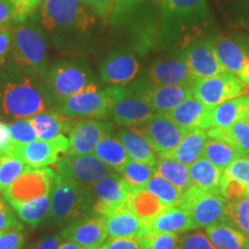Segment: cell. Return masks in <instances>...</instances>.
I'll return each instance as SVG.
<instances>
[{
    "mask_svg": "<svg viewBox=\"0 0 249 249\" xmlns=\"http://www.w3.org/2000/svg\"><path fill=\"white\" fill-rule=\"evenodd\" d=\"M53 104L42 77L12 65L0 71V116L29 119L51 110Z\"/></svg>",
    "mask_w": 249,
    "mask_h": 249,
    "instance_id": "6da1fadb",
    "label": "cell"
},
{
    "mask_svg": "<svg viewBox=\"0 0 249 249\" xmlns=\"http://www.w3.org/2000/svg\"><path fill=\"white\" fill-rule=\"evenodd\" d=\"M38 22L58 46L74 45V38L86 35L96 18L82 0H42Z\"/></svg>",
    "mask_w": 249,
    "mask_h": 249,
    "instance_id": "7a4b0ae2",
    "label": "cell"
},
{
    "mask_svg": "<svg viewBox=\"0 0 249 249\" xmlns=\"http://www.w3.org/2000/svg\"><path fill=\"white\" fill-rule=\"evenodd\" d=\"M11 65L18 70L44 76L49 68V51L45 31L34 15L12 28Z\"/></svg>",
    "mask_w": 249,
    "mask_h": 249,
    "instance_id": "3957f363",
    "label": "cell"
},
{
    "mask_svg": "<svg viewBox=\"0 0 249 249\" xmlns=\"http://www.w3.org/2000/svg\"><path fill=\"white\" fill-rule=\"evenodd\" d=\"M91 214L92 197L90 189L55 173L51 189L49 222L54 225H62Z\"/></svg>",
    "mask_w": 249,
    "mask_h": 249,
    "instance_id": "277c9868",
    "label": "cell"
},
{
    "mask_svg": "<svg viewBox=\"0 0 249 249\" xmlns=\"http://www.w3.org/2000/svg\"><path fill=\"white\" fill-rule=\"evenodd\" d=\"M151 85L147 80L132 82L128 86H119L112 102L108 119L120 127H140L156 114L148 101V91Z\"/></svg>",
    "mask_w": 249,
    "mask_h": 249,
    "instance_id": "5b68a950",
    "label": "cell"
},
{
    "mask_svg": "<svg viewBox=\"0 0 249 249\" xmlns=\"http://www.w3.org/2000/svg\"><path fill=\"white\" fill-rule=\"evenodd\" d=\"M118 89L119 86H110L102 90L92 83L81 92L57 103L55 111L71 119L107 120Z\"/></svg>",
    "mask_w": 249,
    "mask_h": 249,
    "instance_id": "8992f818",
    "label": "cell"
},
{
    "mask_svg": "<svg viewBox=\"0 0 249 249\" xmlns=\"http://www.w3.org/2000/svg\"><path fill=\"white\" fill-rule=\"evenodd\" d=\"M43 82L54 105L95 83L90 68L75 61L55 62L45 71Z\"/></svg>",
    "mask_w": 249,
    "mask_h": 249,
    "instance_id": "52a82bcc",
    "label": "cell"
},
{
    "mask_svg": "<svg viewBox=\"0 0 249 249\" xmlns=\"http://www.w3.org/2000/svg\"><path fill=\"white\" fill-rule=\"evenodd\" d=\"M161 31L177 36L203 26L209 18L208 0H160Z\"/></svg>",
    "mask_w": 249,
    "mask_h": 249,
    "instance_id": "ba28073f",
    "label": "cell"
},
{
    "mask_svg": "<svg viewBox=\"0 0 249 249\" xmlns=\"http://www.w3.org/2000/svg\"><path fill=\"white\" fill-rule=\"evenodd\" d=\"M179 207L187 210L196 229L224 222L226 200L219 192L204 191L192 186L182 193Z\"/></svg>",
    "mask_w": 249,
    "mask_h": 249,
    "instance_id": "9c48e42d",
    "label": "cell"
},
{
    "mask_svg": "<svg viewBox=\"0 0 249 249\" xmlns=\"http://www.w3.org/2000/svg\"><path fill=\"white\" fill-rule=\"evenodd\" d=\"M110 166L95 155H70L55 164V173L77 185L91 189L99 180L114 173Z\"/></svg>",
    "mask_w": 249,
    "mask_h": 249,
    "instance_id": "30bf717a",
    "label": "cell"
},
{
    "mask_svg": "<svg viewBox=\"0 0 249 249\" xmlns=\"http://www.w3.org/2000/svg\"><path fill=\"white\" fill-rule=\"evenodd\" d=\"M55 172L49 167L27 169L8 188L4 197L12 208L51 194Z\"/></svg>",
    "mask_w": 249,
    "mask_h": 249,
    "instance_id": "8fae6325",
    "label": "cell"
},
{
    "mask_svg": "<svg viewBox=\"0 0 249 249\" xmlns=\"http://www.w3.org/2000/svg\"><path fill=\"white\" fill-rule=\"evenodd\" d=\"M68 152V139L65 135L50 141H34L26 144L12 142L7 154L20 160L30 169H43L57 164Z\"/></svg>",
    "mask_w": 249,
    "mask_h": 249,
    "instance_id": "7c38bea8",
    "label": "cell"
},
{
    "mask_svg": "<svg viewBox=\"0 0 249 249\" xmlns=\"http://www.w3.org/2000/svg\"><path fill=\"white\" fill-rule=\"evenodd\" d=\"M247 88L240 80L229 71L216 76L195 80L193 83V96L207 107H214L220 103L242 96Z\"/></svg>",
    "mask_w": 249,
    "mask_h": 249,
    "instance_id": "4fadbf2b",
    "label": "cell"
},
{
    "mask_svg": "<svg viewBox=\"0 0 249 249\" xmlns=\"http://www.w3.org/2000/svg\"><path fill=\"white\" fill-rule=\"evenodd\" d=\"M132 192L133 189L119 173L108 174L90 189L92 214L104 217L121 205L127 204Z\"/></svg>",
    "mask_w": 249,
    "mask_h": 249,
    "instance_id": "5bb4252c",
    "label": "cell"
},
{
    "mask_svg": "<svg viewBox=\"0 0 249 249\" xmlns=\"http://www.w3.org/2000/svg\"><path fill=\"white\" fill-rule=\"evenodd\" d=\"M139 128L151 143L158 158H165L172 154L188 132L160 113L154 114Z\"/></svg>",
    "mask_w": 249,
    "mask_h": 249,
    "instance_id": "9a60e30c",
    "label": "cell"
},
{
    "mask_svg": "<svg viewBox=\"0 0 249 249\" xmlns=\"http://www.w3.org/2000/svg\"><path fill=\"white\" fill-rule=\"evenodd\" d=\"M113 124L102 119L75 121L68 138V154L90 155L105 136L112 133Z\"/></svg>",
    "mask_w": 249,
    "mask_h": 249,
    "instance_id": "2e32d148",
    "label": "cell"
},
{
    "mask_svg": "<svg viewBox=\"0 0 249 249\" xmlns=\"http://www.w3.org/2000/svg\"><path fill=\"white\" fill-rule=\"evenodd\" d=\"M59 234L61 235L62 240L73 242L81 249L101 247L108 238L104 218L96 214L70 223Z\"/></svg>",
    "mask_w": 249,
    "mask_h": 249,
    "instance_id": "e0dca14e",
    "label": "cell"
},
{
    "mask_svg": "<svg viewBox=\"0 0 249 249\" xmlns=\"http://www.w3.org/2000/svg\"><path fill=\"white\" fill-rule=\"evenodd\" d=\"M181 57L196 80L208 79L225 71L218 60L211 39L194 40L183 49Z\"/></svg>",
    "mask_w": 249,
    "mask_h": 249,
    "instance_id": "ac0fdd59",
    "label": "cell"
},
{
    "mask_svg": "<svg viewBox=\"0 0 249 249\" xmlns=\"http://www.w3.org/2000/svg\"><path fill=\"white\" fill-rule=\"evenodd\" d=\"M213 43L224 70L249 87V46L229 37H218Z\"/></svg>",
    "mask_w": 249,
    "mask_h": 249,
    "instance_id": "d6986e66",
    "label": "cell"
},
{
    "mask_svg": "<svg viewBox=\"0 0 249 249\" xmlns=\"http://www.w3.org/2000/svg\"><path fill=\"white\" fill-rule=\"evenodd\" d=\"M141 64L126 50H117L103 59L99 74L103 82L110 86H127L138 76Z\"/></svg>",
    "mask_w": 249,
    "mask_h": 249,
    "instance_id": "ffe728a7",
    "label": "cell"
},
{
    "mask_svg": "<svg viewBox=\"0 0 249 249\" xmlns=\"http://www.w3.org/2000/svg\"><path fill=\"white\" fill-rule=\"evenodd\" d=\"M145 80L152 87L192 85L195 77L192 74L186 61L180 55L178 58L158 59L148 68Z\"/></svg>",
    "mask_w": 249,
    "mask_h": 249,
    "instance_id": "44dd1931",
    "label": "cell"
},
{
    "mask_svg": "<svg viewBox=\"0 0 249 249\" xmlns=\"http://www.w3.org/2000/svg\"><path fill=\"white\" fill-rule=\"evenodd\" d=\"M211 114L213 107H207L194 96H191L179 107L164 116L185 130H208L213 127Z\"/></svg>",
    "mask_w": 249,
    "mask_h": 249,
    "instance_id": "7402d4cb",
    "label": "cell"
},
{
    "mask_svg": "<svg viewBox=\"0 0 249 249\" xmlns=\"http://www.w3.org/2000/svg\"><path fill=\"white\" fill-rule=\"evenodd\" d=\"M103 218L111 238L139 239L145 234V222L130 210L128 204L121 205Z\"/></svg>",
    "mask_w": 249,
    "mask_h": 249,
    "instance_id": "603a6c76",
    "label": "cell"
},
{
    "mask_svg": "<svg viewBox=\"0 0 249 249\" xmlns=\"http://www.w3.org/2000/svg\"><path fill=\"white\" fill-rule=\"evenodd\" d=\"M195 229L189 213L179 205L166 207L157 216L145 222V233L182 234Z\"/></svg>",
    "mask_w": 249,
    "mask_h": 249,
    "instance_id": "cb8c5ba5",
    "label": "cell"
},
{
    "mask_svg": "<svg viewBox=\"0 0 249 249\" xmlns=\"http://www.w3.org/2000/svg\"><path fill=\"white\" fill-rule=\"evenodd\" d=\"M117 138L123 143L130 160L141 161L156 166L158 156L152 148L151 143L139 127H123L118 130Z\"/></svg>",
    "mask_w": 249,
    "mask_h": 249,
    "instance_id": "d4e9b609",
    "label": "cell"
},
{
    "mask_svg": "<svg viewBox=\"0 0 249 249\" xmlns=\"http://www.w3.org/2000/svg\"><path fill=\"white\" fill-rule=\"evenodd\" d=\"M192 85L150 87L148 101L156 113L166 114L193 96Z\"/></svg>",
    "mask_w": 249,
    "mask_h": 249,
    "instance_id": "484cf974",
    "label": "cell"
},
{
    "mask_svg": "<svg viewBox=\"0 0 249 249\" xmlns=\"http://www.w3.org/2000/svg\"><path fill=\"white\" fill-rule=\"evenodd\" d=\"M29 120L35 129L37 139L42 141H50L61 135L66 136L75 124V119L62 116L55 110L44 111L29 118Z\"/></svg>",
    "mask_w": 249,
    "mask_h": 249,
    "instance_id": "4316f807",
    "label": "cell"
},
{
    "mask_svg": "<svg viewBox=\"0 0 249 249\" xmlns=\"http://www.w3.org/2000/svg\"><path fill=\"white\" fill-rule=\"evenodd\" d=\"M249 118V96L229 99L213 107L211 128H227L238 121Z\"/></svg>",
    "mask_w": 249,
    "mask_h": 249,
    "instance_id": "83f0119b",
    "label": "cell"
},
{
    "mask_svg": "<svg viewBox=\"0 0 249 249\" xmlns=\"http://www.w3.org/2000/svg\"><path fill=\"white\" fill-rule=\"evenodd\" d=\"M207 140V130H188L183 135L178 147L174 149L172 154H170L165 158H170V160H177L179 163L186 165V166H189V165L197 160L198 158L202 157V152H203Z\"/></svg>",
    "mask_w": 249,
    "mask_h": 249,
    "instance_id": "f1b7e54d",
    "label": "cell"
},
{
    "mask_svg": "<svg viewBox=\"0 0 249 249\" xmlns=\"http://www.w3.org/2000/svg\"><path fill=\"white\" fill-rule=\"evenodd\" d=\"M208 238L217 249H249V238L226 222L205 229Z\"/></svg>",
    "mask_w": 249,
    "mask_h": 249,
    "instance_id": "f546056e",
    "label": "cell"
},
{
    "mask_svg": "<svg viewBox=\"0 0 249 249\" xmlns=\"http://www.w3.org/2000/svg\"><path fill=\"white\" fill-rule=\"evenodd\" d=\"M208 138L223 141L234 148L240 156L249 157V118L238 121L227 128H210Z\"/></svg>",
    "mask_w": 249,
    "mask_h": 249,
    "instance_id": "4dcf8cb0",
    "label": "cell"
},
{
    "mask_svg": "<svg viewBox=\"0 0 249 249\" xmlns=\"http://www.w3.org/2000/svg\"><path fill=\"white\" fill-rule=\"evenodd\" d=\"M93 155L119 174L130 160L123 143L112 134H108L98 143L93 150Z\"/></svg>",
    "mask_w": 249,
    "mask_h": 249,
    "instance_id": "1f68e13d",
    "label": "cell"
},
{
    "mask_svg": "<svg viewBox=\"0 0 249 249\" xmlns=\"http://www.w3.org/2000/svg\"><path fill=\"white\" fill-rule=\"evenodd\" d=\"M188 171L193 186L204 191L219 192V183L224 170L201 157L189 165Z\"/></svg>",
    "mask_w": 249,
    "mask_h": 249,
    "instance_id": "d6a6232c",
    "label": "cell"
},
{
    "mask_svg": "<svg viewBox=\"0 0 249 249\" xmlns=\"http://www.w3.org/2000/svg\"><path fill=\"white\" fill-rule=\"evenodd\" d=\"M156 176L160 177L180 192L183 193L191 188L193 183L189 178L188 166L170 158H158L155 166Z\"/></svg>",
    "mask_w": 249,
    "mask_h": 249,
    "instance_id": "836d02e7",
    "label": "cell"
},
{
    "mask_svg": "<svg viewBox=\"0 0 249 249\" xmlns=\"http://www.w3.org/2000/svg\"><path fill=\"white\" fill-rule=\"evenodd\" d=\"M127 204L130 210L143 222L152 219L166 208L155 195L149 193L145 188L133 191Z\"/></svg>",
    "mask_w": 249,
    "mask_h": 249,
    "instance_id": "e575fe53",
    "label": "cell"
},
{
    "mask_svg": "<svg viewBox=\"0 0 249 249\" xmlns=\"http://www.w3.org/2000/svg\"><path fill=\"white\" fill-rule=\"evenodd\" d=\"M50 205H51V194L17 205L13 208V210L24 224L30 227H36L48 218Z\"/></svg>",
    "mask_w": 249,
    "mask_h": 249,
    "instance_id": "d590c367",
    "label": "cell"
},
{
    "mask_svg": "<svg viewBox=\"0 0 249 249\" xmlns=\"http://www.w3.org/2000/svg\"><path fill=\"white\" fill-rule=\"evenodd\" d=\"M202 157L216 165L219 169L225 170L233 160L241 157L239 152L227 143L216 139L208 138L205 142Z\"/></svg>",
    "mask_w": 249,
    "mask_h": 249,
    "instance_id": "8d00e7d4",
    "label": "cell"
},
{
    "mask_svg": "<svg viewBox=\"0 0 249 249\" xmlns=\"http://www.w3.org/2000/svg\"><path fill=\"white\" fill-rule=\"evenodd\" d=\"M120 176L133 191H139L144 189L148 182L156 176V169L149 164L129 160L121 171Z\"/></svg>",
    "mask_w": 249,
    "mask_h": 249,
    "instance_id": "74e56055",
    "label": "cell"
},
{
    "mask_svg": "<svg viewBox=\"0 0 249 249\" xmlns=\"http://www.w3.org/2000/svg\"><path fill=\"white\" fill-rule=\"evenodd\" d=\"M224 222L231 224L249 238V194L241 200L226 202Z\"/></svg>",
    "mask_w": 249,
    "mask_h": 249,
    "instance_id": "f35d334b",
    "label": "cell"
},
{
    "mask_svg": "<svg viewBox=\"0 0 249 249\" xmlns=\"http://www.w3.org/2000/svg\"><path fill=\"white\" fill-rule=\"evenodd\" d=\"M145 189L163 203L165 207H173L178 205L181 198L182 193L176 188L173 185H171L169 181L164 180L160 177L155 176L148 185L145 186Z\"/></svg>",
    "mask_w": 249,
    "mask_h": 249,
    "instance_id": "ab89813d",
    "label": "cell"
},
{
    "mask_svg": "<svg viewBox=\"0 0 249 249\" xmlns=\"http://www.w3.org/2000/svg\"><path fill=\"white\" fill-rule=\"evenodd\" d=\"M29 167L14 156H0V192L8 188Z\"/></svg>",
    "mask_w": 249,
    "mask_h": 249,
    "instance_id": "60d3db41",
    "label": "cell"
},
{
    "mask_svg": "<svg viewBox=\"0 0 249 249\" xmlns=\"http://www.w3.org/2000/svg\"><path fill=\"white\" fill-rule=\"evenodd\" d=\"M223 14L232 22L249 23V0H213Z\"/></svg>",
    "mask_w": 249,
    "mask_h": 249,
    "instance_id": "b9f144b4",
    "label": "cell"
},
{
    "mask_svg": "<svg viewBox=\"0 0 249 249\" xmlns=\"http://www.w3.org/2000/svg\"><path fill=\"white\" fill-rule=\"evenodd\" d=\"M179 235L167 233H145L139 238L141 249H177Z\"/></svg>",
    "mask_w": 249,
    "mask_h": 249,
    "instance_id": "7bdbcfd3",
    "label": "cell"
},
{
    "mask_svg": "<svg viewBox=\"0 0 249 249\" xmlns=\"http://www.w3.org/2000/svg\"><path fill=\"white\" fill-rule=\"evenodd\" d=\"M177 249H217L214 247L207 233L195 229L179 235Z\"/></svg>",
    "mask_w": 249,
    "mask_h": 249,
    "instance_id": "ee69618b",
    "label": "cell"
},
{
    "mask_svg": "<svg viewBox=\"0 0 249 249\" xmlns=\"http://www.w3.org/2000/svg\"><path fill=\"white\" fill-rule=\"evenodd\" d=\"M12 142L18 144L34 142L37 140V135L29 119H17L8 124Z\"/></svg>",
    "mask_w": 249,
    "mask_h": 249,
    "instance_id": "f6af8a7d",
    "label": "cell"
},
{
    "mask_svg": "<svg viewBox=\"0 0 249 249\" xmlns=\"http://www.w3.org/2000/svg\"><path fill=\"white\" fill-rule=\"evenodd\" d=\"M219 193L225 198L226 202H234L247 196L249 194V191L240 182L230 178L227 174L223 172L219 183Z\"/></svg>",
    "mask_w": 249,
    "mask_h": 249,
    "instance_id": "bcb514c9",
    "label": "cell"
},
{
    "mask_svg": "<svg viewBox=\"0 0 249 249\" xmlns=\"http://www.w3.org/2000/svg\"><path fill=\"white\" fill-rule=\"evenodd\" d=\"M224 173L230 178L236 180L244 185L249 191V157L241 156L232 161L229 166L224 170Z\"/></svg>",
    "mask_w": 249,
    "mask_h": 249,
    "instance_id": "7dc6e473",
    "label": "cell"
},
{
    "mask_svg": "<svg viewBox=\"0 0 249 249\" xmlns=\"http://www.w3.org/2000/svg\"><path fill=\"white\" fill-rule=\"evenodd\" d=\"M26 236L20 223L7 231L0 232V249H23Z\"/></svg>",
    "mask_w": 249,
    "mask_h": 249,
    "instance_id": "c3c4849f",
    "label": "cell"
},
{
    "mask_svg": "<svg viewBox=\"0 0 249 249\" xmlns=\"http://www.w3.org/2000/svg\"><path fill=\"white\" fill-rule=\"evenodd\" d=\"M13 6L17 24L22 23L31 18L38 9L42 0H8Z\"/></svg>",
    "mask_w": 249,
    "mask_h": 249,
    "instance_id": "681fc988",
    "label": "cell"
},
{
    "mask_svg": "<svg viewBox=\"0 0 249 249\" xmlns=\"http://www.w3.org/2000/svg\"><path fill=\"white\" fill-rule=\"evenodd\" d=\"M18 222L13 211V208L9 207L8 202L4 196H0V232L7 231L17 225Z\"/></svg>",
    "mask_w": 249,
    "mask_h": 249,
    "instance_id": "f907efd6",
    "label": "cell"
},
{
    "mask_svg": "<svg viewBox=\"0 0 249 249\" xmlns=\"http://www.w3.org/2000/svg\"><path fill=\"white\" fill-rule=\"evenodd\" d=\"M85 4L91 8L96 15L102 18H108L112 17L113 12V1L112 0H82Z\"/></svg>",
    "mask_w": 249,
    "mask_h": 249,
    "instance_id": "816d5d0a",
    "label": "cell"
},
{
    "mask_svg": "<svg viewBox=\"0 0 249 249\" xmlns=\"http://www.w3.org/2000/svg\"><path fill=\"white\" fill-rule=\"evenodd\" d=\"M17 24L13 6L8 0H0V28H12Z\"/></svg>",
    "mask_w": 249,
    "mask_h": 249,
    "instance_id": "f5cc1de1",
    "label": "cell"
},
{
    "mask_svg": "<svg viewBox=\"0 0 249 249\" xmlns=\"http://www.w3.org/2000/svg\"><path fill=\"white\" fill-rule=\"evenodd\" d=\"M102 249H141L139 239L134 238H112L107 240Z\"/></svg>",
    "mask_w": 249,
    "mask_h": 249,
    "instance_id": "db71d44e",
    "label": "cell"
},
{
    "mask_svg": "<svg viewBox=\"0 0 249 249\" xmlns=\"http://www.w3.org/2000/svg\"><path fill=\"white\" fill-rule=\"evenodd\" d=\"M12 46V28H0V66L5 64Z\"/></svg>",
    "mask_w": 249,
    "mask_h": 249,
    "instance_id": "11a10c76",
    "label": "cell"
},
{
    "mask_svg": "<svg viewBox=\"0 0 249 249\" xmlns=\"http://www.w3.org/2000/svg\"><path fill=\"white\" fill-rule=\"evenodd\" d=\"M62 238L60 234L45 236L40 240L34 242L30 246H28L26 249H59L62 244Z\"/></svg>",
    "mask_w": 249,
    "mask_h": 249,
    "instance_id": "9f6ffc18",
    "label": "cell"
},
{
    "mask_svg": "<svg viewBox=\"0 0 249 249\" xmlns=\"http://www.w3.org/2000/svg\"><path fill=\"white\" fill-rule=\"evenodd\" d=\"M112 1H113L112 17H119L121 14L129 12L136 5H139L142 0H112Z\"/></svg>",
    "mask_w": 249,
    "mask_h": 249,
    "instance_id": "6f0895ef",
    "label": "cell"
},
{
    "mask_svg": "<svg viewBox=\"0 0 249 249\" xmlns=\"http://www.w3.org/2000/svg\"><path fill=\"white\" fill-rule=\"evenodd\" d=\"M12 144L11 133H9L8 124L0 121V156L7 154Z\"/></svg>",
    "mask_w": 249,
    "mask_h": 249,
    "instance_id": "680465c9",
    "label": "cell"
},
{
    "mask_svg": "<svg viewBox=\"0 0 249 249\" xmlns=\"http://www.w3.org/2000/svg\"><path fill=\"white\" fill-rule=\"evenodd\" d=\"M59 249H81L79 246L73 244V242L71 241H62V244L60 245V247Z\"/></svg>",
    "mask_w": 249,
    "mask_h": 249,
    "instance_id": "91938a15",
    "label": "cell"
},
{
    "mask_svg": "<svg viewBox=\"0 0 249 249\" xmlns=\"http://www.w3.org/2000/svg\"><path fill=\"white\" fill-rule=\"evenodd\" d=\"M89 249H102V247H97V248H89Z\"/></svg>",
    "mask_w": 249,
    "mask_h": 249,
    "instance_id": "94428289",
    "label": "cell"
}]
</instances>
